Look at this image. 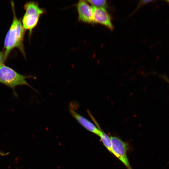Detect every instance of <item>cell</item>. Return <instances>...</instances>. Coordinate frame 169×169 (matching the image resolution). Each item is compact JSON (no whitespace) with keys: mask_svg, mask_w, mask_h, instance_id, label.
<instances>
[{"mask_svg":"<svg viewBox=\"0 0 169 169\" xmlns=\"http://www.w3.org/2000/svg\"><path fill=\"white\" fill-rule=\"evenodd\" d=\"M11 3L13 8V19L5 36L4 45V51L7 59L11 51L15 48L20 50L24 55L25 54L23 41L25 29L22 23L16 16L13 2H12Z\"/></svg>","mask_w":169,"mask_h":169,"instance_id":"6da1fadb","label":"cell"},{"mask_svg":"<svg viewBox=\"0 0 169 169\" xmlns=\"http://www.w3.org/2000/svg\"><path fill=\"white\" fill-rule=\"evenodd\" d=\"M24 8L25 12L23 18L22 23L24 29L28 30L31 33L37 24L40 15L45 11L39 7L37 3L33 1L26 3Z\"/></svg>","mask_w":169,"mask_h":169,"instance_id":"7a4b0ae2","label":"cell"},{"mask_svg":"<svg viewBox=\"0 0 169 169\" xmlns=\"http://www.w3.org/2000/svg\"><path fill=\"white\" fill-rule=\"evenodd\" d=\"M31 76L21 74L11 68L3 64L0 67V83L12 88L14 90L15 87L26 85L30 87L26 79Z\"/></svg>","mask_w":169,"mask_h":169,"instance_id":"3957f363","label":"cell"},{"mask_svg":"<svg viewBox=\"0 0 169 169\" xmlns=\"http://www.w3.org/2000/svg\"><path fill=\"white\" fill-rule=\"evenodd\" d=\"M113 154L120 161L127 169H132L130 164L127 153L129 149L128 144L119 137L110 136Z\"/></svg>","mask_w":169,"mask_h":169,"instance_id":"277c9868","label":"cell"},{"mask_svg":"<svg viewBox=\"0 0 169 169\" xmlns=\"http://www.w3.org/2000/svg\"><path fill=\"white\" fill-rule=\"evenodd\" d=\"M69 111L72 116L83 127L88 131L100 136L102 130L97 122L95 123V125L92 122L85 117L78 113L70 105Z\"/></svg>","mask_w":169,"mask_h":169,"instance_id":"5b68a950","label":"cell"},{"mask_svg":"<svg viewBox=\"0 0 169 169\" xmlns=\"http://www.w3.org/2000/svg\"><path fill=\"white\" fill-rule=\"evenodd\" d=\"M93 23H98L105 26L111 30L113 27L110 17L105 8L92 6Z\"/></svg>","mask_w":169,"mask_h":169,"instance_id":"8992f818","label":"cell"},{"mask_svg":"<svg viewBox=\"0 0 169 169\" xmlns=\"http://www.w3.org/2000/svg\"><path fill=\"white\" fill-rule=\"evenodd\" d=\"M79 20L87 23H93V10L86 1L80 0L76 4Z\"/></svg>","mask_w":169,"mask_h":169,"instance_id":"52a82bcc","label":"cell"},{"mask_svg":"<svg viewBox=\"0 0 169 169\" xmlns=\"http://www.w3.org/2000/svg\"><path fill=\"white\" fill-rule=\"evenodd\" d=\"M100 140L107 149L113 154L112 143L110 137L102 131L100 136Z\"/></svg>","mask_w":169,"mask_h":169,"instance_id":"ba28073f","label":"cell"},{"mask_svg":"<svg viewBox=\"0 0 169 169\" xmlns=\"http://www.w3.org/2000/svg\"><path fill=\"white\" fill-rule=\"evenodd\" d=\"M87 2L90 3L92 6L97 8H105L107 6L106 0H87Z\"/></svg>","mask_w":169,"mask_h":169,"instance_id":"9c48e42d","label":"cell"},{"mask_svg":"<svg viewBox=\"0 0 169 169\" xmlns=\"http://www.w3.org/2000/svg\"><path fill=\"white\" fill-rule=\"evenodd\" d=\"M4 51L0 52V67L4 64V63L6 60Z\"/></svg>","mask_w":169,"mask_h":169,"instance_id":"30bf717a","label":"cell"},{"mask_svg":"<svg viewBox=\"0 0 169 169\" xmlns=\"http://www.w3.org/2000/svg\"><path fill=\"white\" fill-rule=\"evenodd\" d=\"M152 1L151 0H143L140 1V2L139 3L138 7L137 8H139L141 5H143V4H145L146 3H148Z\"/></svg>","mask_w":169,"mask_h":169,"instance_id":"8fae6325","label":"cell"},{"mask_svg":"<svg viewBox=\"0 0 169 169\" xmlns=\"http://www.w3.org/2000/svg\"><path fill=\"white\" fill-rule=\"evenodd\" d=\"M9 152H5L3 151H0V155L4 156L9 154Z\"/></svg>","mask_w":169,"mask_h":169,"instance_id":"7c38bea8","label":"cell"},{"mask_svg":"<svg viewBox=\"0 0 169 169\" xmlns=\"http://www.w3.org/2000/svg\"><path fill=\"white\" fill-rule=\"evenodd\" d=\"M161 77L169 84V79L166 76L163 75L161 76Z\"/></svg>","mask_w":169,"mask_h":169,"instance_id":"4fadbf2b","label":"cell"},{"mask_svg":"<svg viewBox=\"0 0 169 169\" xmlns=\"http://www.w3.org/2000/svg\"><path fill=\"white\" fill-rule=\"evenodd\" d=\"M169 3V0L167 1Z\"/></svg>","mask_w":169,"mask_h":169,"instance_id":"5bb4252c","label":"cell"}]
</instances>
